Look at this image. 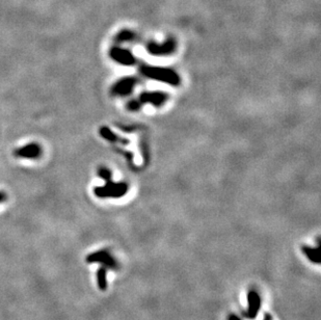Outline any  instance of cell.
Instances as JSON below:
<instances>
[{"instance_id":"6","label":"cell","mask_w":321,"mask_h":320,"mask_svg":"<svg viewBox=\"0 0 321 320\" xmlns=\"http://www.w3.org/2000/svg\"><path fill=\"white\" fill-rule=\"evenodd\" d=\"M97 281H98L99 289L102 291H105L107 289V268L102 266L98 269Z\"/></svg>"},{"instance_id":"10","label":"cell","mask_w":321,"mask_h":320,"mask_svg":"<svg viewBox=\"0 0 321 320\" xmlns=\"http://www.w3.org/2000/svg\"><path fill=\"white\" fill-rule=\"evenodd\" d=\"M265 320H271V316L268 315V314H266V315H265Z\"/></svg>"},{"instance_id":"7","label":"cell","mask_w":321,"mask_h":320,"mask_svg":"<svg viewBox=\"0 0 321 320\" xmlns=\"http://www.w3.org/2000/svg\"><path fill=\"white\" fill-rule=\"evenodd\" d=\"M112 56L121 62H129L130 61V55L121 49H113L112 50Z\"/></svg>"},{"instance_id":"9","label":"cell","mask_w":321,"mask_h":320,"mask_svg":"<svg viewBox=\"0 0 321 320\" xmlns=\"http://www.w3.org/2000/svg\"><path fill=\"white\" fill-rule=\"evenodd\" d=\"M228 320H241V319L237 315H235V314H230L228 316Z\"/></svg>"},{"instance_id":"5","label":"cell","mask_w":321,"mask_h":320,"mask_svg":"<svg viewBox=\"0 0 321 320\" xmlns=\"http://www.w3.org/2000/svg\"><path fill=\"white\" fill-rule=\"evenodd\" d=\"M303 253L308 257V259L316 264L320 263V252H319V247H311L308 245H304L302 247Z\"/></svg>"},{"instance_id":"1","label":"cell","mask_w":321,"mask_h":320,"mask_svg":"<svg viewBox=\"0 0 321 320\" xmlns=\"http://www.w3.org/2000/svg\"><path fill=\"white\" fill-rule=\"evenodd\" d=\"M88 263H100L107 269H118L119 264L107 250H101L87 256Z\"/></svg>"},{"instance_id":"8","label":"cell","mask_w":321,"mask_h":320,"mask_svg":"<svg viewBox=\"0 0 321 320\" xmlns=\"http://www.w3.org/2000/svg\"><path fill=\"white\" fill-rule=\"evenodd\" d=\"M7 194H5L4 191H0V204L4 203L7 200Z\"/></svg>"},{"instance_id":"4","label":"cell","mask_w":321,"mask_h":320,"mask_svg":"<svg viewBox=\"0 0 321 320\" xmlns=\"http://www.w3.org/2000/svg\"><path fill=\"white\" fill-rule=\"evenodd\" d=\"M247 312L246 317L249 319H255L260 311L261 298L256 290H251L247 294Z\"/></svg>"},{"instance_id":"3","label":"cell","mask_w":321,"mask_h":320,"mask_svg":"<svg viewBox=\"0 0 321 320\" xmlns=\"http://www.w3.org/2000/svg\"><path fill=\"white\" fill-rule=\"evenodd\" d=\"M94 191L99 198H118L125 194L126 187L122 184L109 183L103 187H96Z\"/></svg>"},{"instance_id":"2","label":"cell","mask_w":321,"mask_h":320,"mask_svg":"<svg viewBox=\"0 0 321 320\" xmlns=\"http://www.w3.org/2000/svg\"><path fill=\"white\" fill-rule=\"evenodd\" d=\"M15 156L18 158L24 159H38L43 154V149L40 144L29 143L23 147H20L15 150Z\"/></svg>"}]
</instances>
